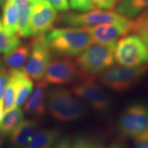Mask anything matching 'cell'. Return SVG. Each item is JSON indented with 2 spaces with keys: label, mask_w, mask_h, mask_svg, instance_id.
Instances as JSON below:
<instances>
[{
  "label": "cell",
  "mask_w": 148,
  "mask_h": 148,
  "mask_svg": "<svg viewBox=\"0 0 148 148\" xmlns=\"http://www.w3.org/2000/svg\"><path fill=\"white\" fill-rule=\"evenodd\" d=\"M44 37L52 54L60 57L77 56L93 43L85 27L52 28Z\"/></svg>",
  "instance_id": "6da1fadb"
},
{
  "label": "cell",
  "mask_w": 148,
  "mask_h": 148,
  "mask_svg": "<svg viewBox=\"0 0 148 148\" xmlns=\"http://www.w3.org/2000/svg\"><path fill=\"white\" fill-rule=\"evenodd\" d=\"M46 108L51 117L62 123L84 119L88 115L86 104L71 90L56 86L47 90Z\"/></svg>",
  "instance_id": "7a4b0ae2"
},
{
  "label": "cell",
  "mask_w": 148,
  "mask_h": 148,
  "mask_svg": "<svg viewBox=\"0 0 148 148\" xmlns=\"http://www.w3.org/2000/svg\"><path fill=\"white\" fill-rule=\"evenodd\" d=\"M116 43L91 44L77 56L75 62L81 73L85 77H92L113 66Z\"/></svg>",
  "instance_id": "3957f363"
},
{
  "label": "cell",
  "mask_w": 148,
  "mask_h": 148,
  "mask_svg": "<svg viewBox=\"0 0 148 148\" xmlns=\"http://www.w3.org/2000/svg\"><path fill=\"white\" fill-rule=\"evenodd\" d=\"M147 69L148 64L133 67L113 65L99 75V81L113 91L125 92L138 83Z\"/></svg>",
  "instance_id": "277c9868"
},
{
  "label": "cell",
  "mask_w": 148,
  "mask_h": 148,
  "mask_svg": "<svg viewBox=\"0 0 148 148\" xmlns=\"http://www.w3.org/2000/svg\"><path fill=\"white\" fill-rule=\"evenodd\" d=\"M72 92L98 113L106 116L113 106L110 95L92 77H84L72 86Z\"/></svg>",
  "instance_id": "5b68a950"
},
{
  "label": "cell",
  "mask_w": 148,
  "mask_h": 148,
  "mask_svg": "<svg viewBox=\"0 0 148 148\" xmlns=\"http://www.w3.org/2000/svg\"><path fill=\"white\" fill-rule=\"evenodd\" d=\"M116 130L123 138H134L148 132V105L134 102L127 106L119 116Z\"/></svg>",
  "instance_id": "8992f818"
},
{
  "label": "cell",
  "mask_w": 148,
  "mask_h": 148,
  "mask_svg": "<svg viewBox=\"0 0 148 148\" xmlns=\"http://www.w3.org/2000/svg\"><path fill=\"white\" fill-rule=\"evenodd\" d=\"M115 62L125 66H138L148 64V47L136 34L127 35L116 42L114 49Z\"/></svg>",
  "instance_id": "52a82bcc"
},
{
  "label": "cell",
  "mask_w": 148,
  "mask_h": 148,
  "mask_svg": "<svg viewBox=\"0 0 148 148\" xmlns=\"http://www.w3.org/2000/svg\"><path fill=\"white\" fill-rule=\"evenodd\" d=\"M44 35L34 37L30 43L29 58L21 69L25 75L36 82L43 78L47 66L53 57Z\"/></svg>",
  "instance_id": "ba28073f"
},
{
  "label": "cell",
  "mask_w": 148,
  "mask_h": 148,
  "mask_svg": "<svg viewBox=\"0 0 148 148\" xmlns=\"http://www.w3.org/2000/svg\"><path fill=\"white\" fill-rule=\"evenodd\" d=\"M124 17L114 10L97 9L86 12H65L59 17L58 22L66 27H88L99 24L115 23Z\"/></svg>",
  "instance_id": "9c48e42d"
},
{
  "label": "cell",
  "mask_w": 148,
  "mask_h": 148,
  "mask_svg": "<svg viewBox=\"0 0 148 148\" xmlns=\"http://www.w3.org/2000/svg\"><path fill=\"white\" fill-rule=\"evenodd\" d=\"M85 77L69 57H53L48 65L43 79L47 84L61 86L75 83Z\"/></svg>",
  "instance_id": "30bf717a"
},
{
  "label": "cell",
  "mask_w": 148,
  "mask_h": 148,
  "mask_svg": "<svg viewBox=\"0 0 148 148\" xmlns=\"http://www.w3.org/2000/svg\"><path fill=\"white\" fill-rule=\"evenodd\" d=\"M56 19V10L47 0L33 1L29 19L30 36L45 34L53 28Z\"/></svg>",
  "instance_id": "8fae6325"
},
{
  "label": "cell",
  "mask_w": 148,
  "mask_h": 148,
  "mask_svg": "<svg viewBox=\"0 0 148 148\" xmlns=\"http://www.w3.org/2000/svg\"><path fill=\"white\" fill-rule=\"evenodd\" d=\"M132 20L124 17L121 21L85 27L93 42L98 43H112L131 32Z\"/></svg>",
  "instance_id": "7c38bea8"
},
{
  "label": "cell",
  "mask_w": 148,
  "mask_h": 148,
  "mask_svg": "<svg viewBox=\"0 0 148 148\" xmlns=\"http://www.w3.org/2000/svg\"><path fill=\"white\" fill-rule=\"evenodd\" d=\"M47 86L43 79L37 81L32 92L23 104V112L36 117L45 114Z\"/></svg>",
  "instance_id": "4fadbf2b"
},
{
  "label": "cell",
  "mask_w": 148,
  "mask_h": 148,
  "mask_svg": "<svg viewBox=\"0 0 148 148\" xmlns=\"http://www.w3.org/2000/svg\"><path fill=\"white\" fill-rule=\"evenodd\" d=\"M39 121L36 119H25L22 121L9 135V148H25L38 130Z\"/></svg>",
  "instance_id": "5bb4252c"
},
{
  "label": "cell",
  "mask_w": 148,
  "mask_h": 148,
  "mask_svg": "<svg viewBox=\"0 0 148 148\" xmlns=\"http://www.w3.org/2000/svg\"><path fill=\"white\" fill-rule=\"evenodd\" d=\"M60 136L61 131L57 128L37 130L25 148H53Z\"/></svg>",
  "instance_id": "9a60e30c"
},
{
  "label": "cell",
  "mask_w": 148,
  "mask_h": 148,
  "mask_svg": "<svg viewBox=\"0 0 148 148\" xmlns=\"http://www.w3.org/2000/svg\"><path fill=\"white\" fill-rule=\"evenodd\" d=\"M16 77V106H21L25 103L33 91V80L25 75L21 69H13Z\"/></svg>",
  "instance_id": "2e32d148"
},
{
  "label": "cell",
  "mask_w": 148,
  "mask_h": 148,
  "mask_svg": "<svg viewBox=\"0 0 148 148\" xmlns=\"http://www.w3.org/2000/svg\"><path fill=\"white\" fill-rule=\"evenodd\" d=\"M30 45H21L3 57V64L8 69H17L23 67L30 53Z\"/></svg>",
  "instance_id": "e0dca14e"
},
{
  "label": "cell",
  "mask_w": 148,
  "mask_h": 148,
  "mask_svg": "<svg viewBox=\"0 0 148 148\" xmlns=\"http://www.w3.org/2000/svg\"><path fill=\"white\" fill-rule=\"evenodd\" d=\"M18 10V19L16 34L19 37L30 36L29 19L31 14L32 1L29 0H13Z\"/></svg>",
  "instance_id": "ac0fdd59"
},
{
  "label": "cell",
  "mask_w": 148,
  "mask_h": 148,
  "mask_svg": "<svg viewBox=\"0 0 148 148\" xmlns=\"http://www.w3.org/2000/svg\"><path fill=\"white\" fill-rule=\"evenodd\" d=\"M148 9V0H122L116 5L118 13L128 18H136Z\"/></svg>",
  "instance_id": "d6986e66"
},
{
  "label": "cell",
  "mask_w": 148,
  "mask_h": 148,
  "mask_svg": "<svg viewBox=\"0 0 148 148\" xmlns=\"http://www.w3.org/2000/svg\"><path fill=\"white\" fill-rule=\"evenodd\" d=\"M18 19V10L13 0H5L1 21L5 28L11 34H16Z\"/></svg>",
  "instance_id": "ffe728a7"
},
{
  "label": "cell",
  "mask_w": 148,
  "mask_h": 148,
  "mask_svg": "<svg viewBox=\"0 0 148 148\" xmlns=\"http://www.w3.org/2000/svg\"><path fill=\"white\" fill-rule=\"evenodd\" d=\"M24 120L23 110L19 106H15L12 110L5 112L0 122V129L5 135H10Z\"/></svg>",
  "instance_id": "44dd1931"
},
{
  "label": "cell",
  "mask_w": 148,
  "mask_h": 148,
  "mask_svg": "<svg viewBox=\"0 0 148 148\" xmlns=\"http://www.w3.org/2000/svg\"><path fill=\"white\" fill-rule=\"evenodd\" d=\"M21 45L20 37L17 34L9 32L0 18V53H8Z\"/></svg>",
  "instance_id": "7402d4cb"
},
{
  "label": "cell",
  "mask_w": 148,
  "mask_h": 148,
  "mask_svg": "<svg viewBox=\"0 0 148 148\" xmlns=\"http://www.w3.org/2000/svg\"><path fill=\"white\" fill-rule=\"evenodd\" d=\"M9 71L10 75L2 99L5 112L12 110L16 106V77L13 69H9Z\"/></svg>",
  "instance_id": "603a6c76"
},
{
  "label": "cell",
  "mask_w": 148,
  "mask_h": 148,
  "mask_svg": "<svg viewBox=\"0 0 148 148\" xmlns=\"http://www.w3.org/2000/svg\"><path fill=\"white\" fill-rule=\"evenodd\" d=\"M104 140L99 136L79 134L72 140L70 148H104Z\"/></svg>",
  "instance_id": "cb8c5ba5"
},
{
  "label": "cell",
  "mask_w": 148,
  "mask_h": 148,
  "mask_svg": "<svg viewBox=\"0 0 148 148\" xmlns=\"http://www.w3.org/2000/svg\"><path fill=\"white\" fill-rule=\"evenodd\" d=\"M131 32L141 38L148 37V16L143 12L136 16L132 21Z\"/></svg>",
  "instance_id": "d4e9b609"
},
{
  "label": "cell",
  "mask_w": 148,
  "mask_h": 148,
  "mask_svg": "<svg viewBox=\"0 0 148 148\" xmlns=\"http://www.w3.org/2000/svg\"><path fill=\"white\" fill-rule=\"evenodd\" d=\"M68 1L70 7L76 12H86L95 9L90 0H68Z\"/></svg>",
  "instance_id": "484cf974"
},
{
  "label": "cell",
  "mask_w": 148,
  "mask_h": 148,
  "mask_svg": "<svg viewBox=\"0 0 148 148\" xmlns=\"http://www.w3.org/2000/svg\"><path fill=\"white\" fill-rule=\"evenodd\" d=\"M10 71L4 66L0 71V100H2L5 86L8 82Z\"/></svg>",
  "instance_id": "4316f807"
},
{
  "label": "cell",
  "mask_w": 148,
  "mask_h": 148,
  "mask_svg": "<svg viewBox=\"0 0 148 148\" xmlns=\"http://www.w3.org/2000/svg\"><path fill=\"white\" fill-rule=\"evenodd\" d=\"M47 1L57 11L66 12L70 8L69 3L68 0H47Z\"/></svg>",
  "instance_id": "83f0119b"
},
{
  "label": "cell",
  "mask_w": 148,
  "mask_h": 148,
  "mask_svg": "<svg viewBox=\"0 0 148 148\" xmlns=\"http://www.w3.org/2000/svg\"><path fill=\"white\" fill-rule=\"evenodd\" d=\"M134 148H148V132L134 138Z\"/></svg>",
  "instance_id": "f1b7e54d"
},
{
  "label": "cell",
  "mask_w": 148,
  "mask_h": 148,
  "mask_svg": "<svg viewBox=\"0 0 148 148\" xmlns=\"http://www.w3.org/2000/svg\"><path fill=\"white\" fill-rule=\"evenodd\" d=\"M122 0H104L101 10H114L116 6L121 2Z\"/></svg>",
  "instance_id": "f546056e"
},
{
  "label": "cell",
  "mask_w": 148,
  "mask_h": 148,
  "mask_svg": "<svg viewBox=\"0 0 148 148\" xmlns=\"http://www.w3.org/2000/svg\"><path fill=\"white\" fill-rule=\"evenodd\" d=\"M71 143L72 140L69 137H60L53 148H70Z\"/></svg>",
  "instance_id": "4dcf8cb0"
},
{
  "label": "cell",
  "mask_w": 148,
  "mask_h": 148,
  "mask_svg": "<svg viewBox=\"0 0 148 148\" xmlns=\"http://www.w3.org/2000/svg\"><path fill=\"white\" fill-rule=\"evenodd\" d=\"M104 148H127L126 144L125 142L122 141V140H116L108 146Z\"/></svg>",
  "instance_id": "1f68e13d"
},
{
  "label": "cell",
  "mask_w": 148,
  "mask_h": 148,
  "mask_svg": "<svg viewBox=\"0 0 148 148\" xmlns=\"http://www.w3.org/2000/svg\"><path fill=\"white\" fill-rule=\"evenodd\" d=\"M91 1L92 5H93L94 8L101 9V5H102L104 0H90Z\"/></svg>",
  "instance_id": "d6a6232c"
},
{
  "label": "cell",
  "mask_w": 148,
  "mask_h": 148,
  "mask_svg": "<svg viewBox=\"0 0 148 148\" xmlns=\"http://www.w3.org/2000/svg\"><path fill=\"white\" fill-rule=\"evenodd\" d=\"M5 136H6V135H5V133L0 129V147L3 145V143H4Z\"/></svg>",
  "instance_id": "836d02e7"
},
{
  "label": "cell",
  "mask_w": 148,
  "mask_h": 148,
  "mask_svg": "<svg viewBox=\"0 0 148 148\" xmlns=\"http://www.w3.org/2000/svg\"><path fill=\"white\" fill-rule=\"evenodd\" d=\"M4 108H3V101L0 100V122L1 121L3 117V114H4Z\"/></svg>",
  "instance_id": "e575fe53"
},
{
  "label": "cell",
  "mask_w": 148,
  "mask_h": 148,
  "mask_svg": "<svg viewBox=\"0 0 148 148\" xmlns=\"http://www.w3.org/2000/svg\"><path fill=\"white\" fill-rule=\"evenodd\" d=\"M140 38H141V37H140ZM141 38L144 40V42H145V44L147 45L148 47V37H145V38Z\"/></svg>",
  "instance_id": "d590c367"
},
{
  "label": "cell",
  "mask_w": 148,
  "mask_h": 148,
  "mask_svg": "<svg viewBox=\"0 0 148 148\" xmlns=\"http://www.w3.org/2000/svg\"><path fill=\"white\" fill-rule=\"evenodd\" d=\"M3 67V62L2 60H1V59L0 58V71H1V69H2Z\"/></svg>",
  "instance_id": "8d00e7d4"
},
{
  "label": "cell",
  "mask_w": 148,
  "mask_h": 148,
  "mask_svg": "<svg viewBox=\"0 0 148 148\" xmlns=\"http://www.w3.org/2000/svg\"><path fill=\"white\" fill-rule=\"evenodd\" d=\"M143 13H144V14H145L146 16H148V9H147V10H145V11H143Z\"/></svg>",
  "instance_id": "74e56055"
},
{
  "label": "cell",
  "mask_w": 148,
  "mask_h": 148,
  "mask_svg": "<svg viewBox=\"0 0 148 148\" xmlns=\"http://www.w3.org/2000/svg\"><path fill=\"white\" fill-rule=\"evenodd\" d=\"M5 0H0V5H2L3 3L5 2Z\"/></svg>",
  "instance_id": "f35d334b"
},
{
  "label": "cell",
  "mask_w": 148,
  "mask_h": 148,
  "mask_svg": "<svg viewBox=\"0 0 148 148\" xmlns=\"http://www.w3.org/2000/svg\"><path fill=\"white\" fill-rule=\"evenodd\" d=\"M29 1H32V2H33V1H36V0H29Z\"/></svg>",
  "instance_id": "ab89813d"
},
{
  "label": "cell",
  "mask_w": 148,
  "mask_h": 148,
  "mask_svg": "<svg viewBox=\"0 0 148 148\" xmlns=\"http://www.w3.org/2000/svg\"><path fill=\"white\" fill-rule=\"evenodd\" d=\"M147 71H148V69H147Z\"/></svg>",
  "instance_id": "60d3db41"
}]
</instances>
